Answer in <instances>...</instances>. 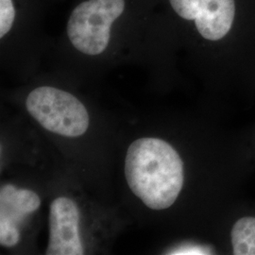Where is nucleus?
<instances>
[{
  "label": "nucleus",
  "instance_id": "obj_6",
  "mask_svg": "<svg viewBox=\"0 0 255 255\" xmlns=\"http://www.w3.org/2000/svg\"><path fill=\"white\" fill-rule=\"evenodd\" d=\"M1 215L14 224L16 220L39 209L41 200L36 193L28 189H17L12 184H5L0 190Z\"/></svg>",
  "mask_w": 255,
  "mask_h": 255
},
{
  "label": "nucleus",
  "instance_id": "obj_9",
  "mask_svg": "<svg viewBox=\"0 0 255 255\" xmlns=\"http://www.w3.org/2000/svg\"><path fill=\"white\" fill-rule=\"evenodd\" d=\"M15 9L12 0H0V37L5 36L12 27Z\"/></svg>",
  "mask_w": 255,
  "mask_h": 255
},
{
  "label": "nucleus",
  "instance_id": "obj_7",
  "mask_svg": "<svg viewBox=\"0 0 255 255\" xmlns=\"http://www.w3.org/2000/svg\"><path fill=\"white\" fill-rule=\"evenodd\" d=\"M233 252L236 255H255V219H238L231 232Z\"/></svg>",
  "mask_w": 255,
  "mask_h": 255
},
{
  "label": "nucleus",
  "instance_id": "obj_5",
  "mask_svg": "<svg viewBox=\"0 0 255 255\" xmlns=\"http://www.w3.org/2000/svg\"><path fill=\"white\" fill-rule=\"evenodd\" d=\"M80 210L71 199H55L49 212V241L46 255H82L80 237Z\"/></svg>",
  "mask_w": 255,
  "mask_h": 255
},
{
  "label": "nucleus",
  "instance_id": "obj_4",
  "mask_svg": "<svg viewBox=\"0 0 255 255\" xmlns=\"http://www.w3.org/2000/svg\"><path fill=\"white\" fill-rule=\"evenodd\" d=\"M182 18L194 21L201 36L219 41L228 34L235 15V0H169Z\"/></svg>",
  "mask_w": 255,
  "mask_h": 255
},
{
  "label": "nucleus",
  "instance_id": "obj_10",
  "mask_svg": "<svg viewBox=\"0 0 255 255\" xmlns=\"http://www.w3.org/2000/svg\"><path fill=\"white\" fill-rule=\"evenodd\" d=\"M209 254L207 249H201L199 247H191L189 249L182 247L181 249H177L171 253V255H207Z\"/></svg>",
  "mask_w": 255,
  "mask_h": 255
},
{
  "label": "nucleus",
  "instance_id": "obj_8",
  "mask_svg": "<svg viewBox=\"0 0 255 255\" xmlns=\"http://www.w3.org/2000/svg\"><path fill=\"white\" fill-rule=\"evenodd\" d=\"M20 241V233L16 224L6 218H0V244L11 248Z\"/></svg>",
  "mask_w": 255,
  "mask_h": 255
},
{
  "label": "nucleus",
  "instance_id": "obj_1",
  "mask_svg": "<svg viewBox=\"0 0 255 255\" xmlns=\"http://www.w3.org/2000/svg\"><path fill=\"white\" fill-rule=\"evenodd\" d=\"M125 177L131 192L148 208L167 209L182 191L183 163L167 142L140 138L128 148Z\"/></svg>",
  "mask_w": 255,
  "mask_h": 255
},
{
  "label": "nucleus",
  "instance_id": "obj_2",
  "mask_svg": "<svg viewBox=\"0 0 255 255\" xmlns=\"http://www.w3.org/2000/svg\"><path fill=\"white\" fill-rule=\"evenodd\" d=\"M26 108L42 127L62 136H82L89 127L85 106L72 94L54 87L42 86L29 93Z\"/></svg>",
  "mask_w": 255,
  "mask_h": 255
},
{
  "label": "nucleus",
  "instance_id": "obj_3",
  "mask_svg": "<svg viewBox=\"0 0 255 255\" xmlns=\"http://www.w3.org/2000/svg\"><path fill=\"white\" fill-rule=\"evenodd\" d=\"M125 9V0H87L74 9L66 27L76 49L100 55L109 45L111 27Z\"/></svg>",
  "mask_w": 255,
  "mask_h": 255
}]
</instances>
